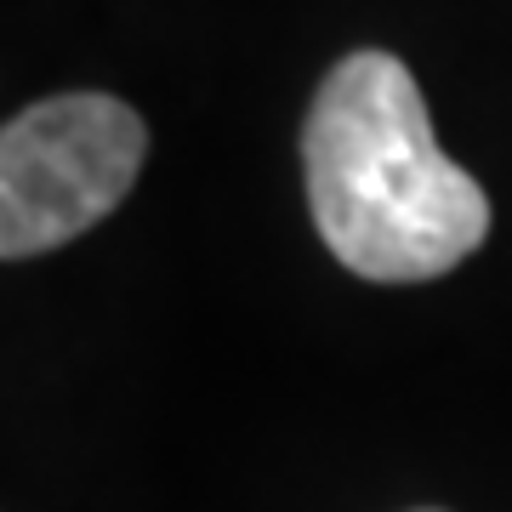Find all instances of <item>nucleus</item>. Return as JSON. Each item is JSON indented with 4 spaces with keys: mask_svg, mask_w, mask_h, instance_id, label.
I'll list each match as a JSON object with an SVG mask.
<instances>
[{
    "mask_svg": "<svg viewBox=\"0 0 512 512\" xmlns=\"http://www.w3.org/2000/svg\"><path fill=\"white\" fill-rule=\"evenodd\" d=\"M308 205L330 256L376 285H421L490 239V200L433 137L416 74L353 52L325 74L302 126Z\"/></svg>",
    "mask_w": 512,
    "mask_h": 512,
    "instance_id": "1",
    "label": "nucleus"
},
{
    "mask_svg": "<svg viewBox=\"0 0 512 512\" xmlns=\"http://www.w3.org/2000/svg\"><path fill=\"white\" fill-rule=\"evenodd\" d=\"M148 154L143 114L109 92H69L0 131V256L29 262L80 239L131 194Z\"/></svg>",
    "mask_w": 512,
    "mask_h": 512,
    "instance_id": "2",
    "label": "nucleus"
}]
</instances>
